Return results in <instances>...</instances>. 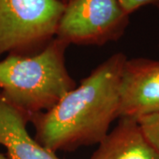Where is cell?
Instances as JSON below:
<instances>
[{"label": "cell", "mask_w": 159, "mask_h": 159, "mask_svg": "<svg viewBox=\"0 0 159 159\" xmlns=\"http://www.w3.org/2000/svg\"><path fill=\"white\" fill-rule=\"evenodd\" d=\"M90 159H159V153L144 136L136 119L121 118Z\"/></svg>", "instance_id": "cell-7"}, {"label": "cell", "mask_w": 159, "mask_h": 159, "mask_svg": "<svg viewBox=\"0 0 159 159\" xmlns=\"http://www.w3.org/2000/svg\"><path fill=\"white\" fill-rule=\"evenodd\" d=\"M124 11L130 15L144 6H154L159 9V0H119Z\"/></svg>", "instance_id": "cell-9"}, {"label": "cell", "mask_w": 159, "mask_h": 159, "mask_svg": "<svg viewBox=\"0 0 159 159\" xmlns=\"http://www.w3.org/2000/svg\"><path fill=\"white\" fill-rule=\"evenodd\" d=\"M68 46L55 37L36 55L0 60V92L29 120L51 110L77 86L66 66Z\"/></svg>", "instance_id": "cell-2"}, {"label": "cell", "mask_w": 159, "mask_h": 159, "mask_svg": "<svg viewBox=\"0 0 159 159\" xmlns=\"http://www.w3.org/2000/svg\"><path fill=\"white\" fill-rule=\"evenodd\" d=\"M65 5L59 0H0V57H30L56 36Z\"/></svg>", "instance_id": "cell-3"}, {"label": "cell", "mask_w": 159, "mask_h": 159, "mask_svg": "<svg viewBox=\"0 0 159 159\" xmlns=\"http://www.w3.org/2000/svg\"><path fill=\"white\" fill-rule=\"evenodd\" d=\"M136 120L144 136L159 153V113L143 116Z\"/></svg>", "instance_id": "cell-8"}, {"label": "cell", "mask_w": 159, "mask_h": 159, "mask_svg": "<svg viewBox=\"0 0 159 159\" xmlns=\"http://www.w3.org/2000/svg\"><path fill=\"white\" fill-rule=\"evenodd\" d=\"M127 57L118 52L94 69L51 110L34 114V140L54 153L99 144L119 118V87Z\"/></svg>", "instance_id": "cell-1"}, {"label": "cell", "mask_w": 159, "mask_h": 159, "mask_svg": "<svg viewBox=\"0 0 159 159\" xmlns=\"http://www.w3.org/2000/svg\"><path fill=\"white\" fill-rule=\"evenodd\" d=\"M29 116L6 100L0 92V145L11 159H61L29 134Z\"/></svg>", "instance_id": "cell-6"}, {"label": "cell", "mask_w": 159, "mask_h": 159, "mask_svg": "<svg viewBox=\"0 0 159 159\" xmlns=\"http://www.w3.org/2000/svg\"><path fill=\"white\" fill-rule=\"evenodd\" d=\"M0 159H11V158L7 156V154L0 153Z\"/></svg>", "instance_id": "cell-10"}, {"label": "cell", "mask_w": 159, "mask_h": 159, "mask_svg": "<svg viewBox=\"0 0 159 159\" xmlns=\"http://www.w3.org/2000/svg\"><path fill=\"white\" fill-rule=\"evenodd\" d=\"M129 16L119 0H71L65 5L55 37L68 45H104L123 36Z\"/></svg>", "instance_id": "cell-4"}, {"label": "cell", "mask_w": 159, "mask_h": 159, "mask_svg": "<svg viewBox=\"0 0 159 159\" xmlns=\"http://www.w3.org/2000/svg\"><path fill=\"white\" fill-rule=\"evenodd\" d=\"M59 1H60L61 3H63L64 5H66V4H67L68 2H70L71 0H59Z\"/></svg>", "instance_id": "cell-11"}, {"label": "cell", "mask_w": 159, "mask_h": 159, "mask_svg": "<svg viewBox=\"0 0 159 159\" xmlns=\"http://www.w3.org/2000/svg\"><path fill=\"white\" fill-rule=\"evenodd\" d=\"M119 96V119H137L159 113L158 60L127 58L122 70Z\"/></svg>", "instance_id": "cell-5"}]
</instances>
